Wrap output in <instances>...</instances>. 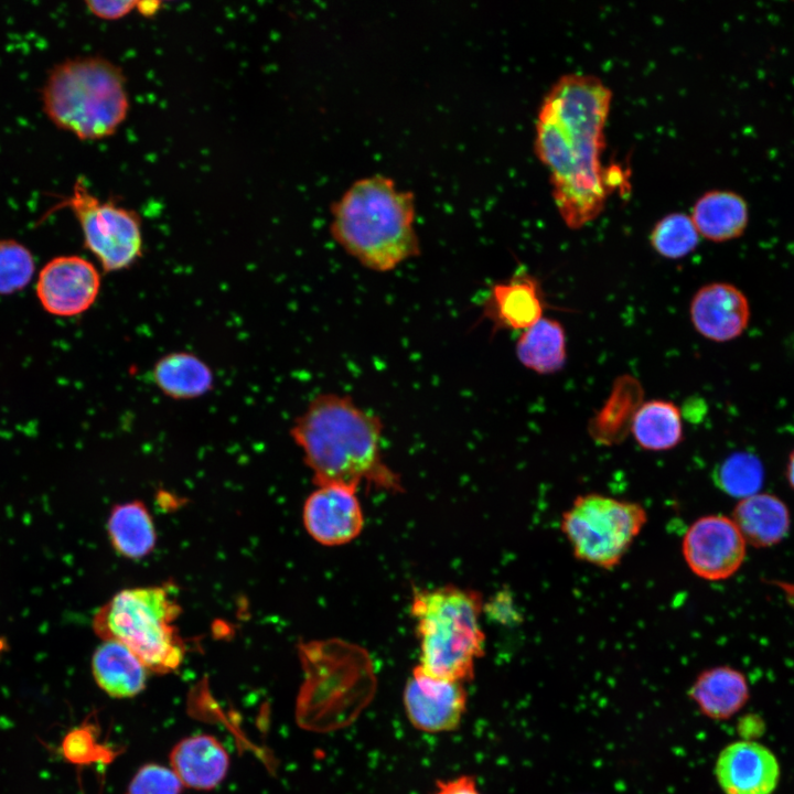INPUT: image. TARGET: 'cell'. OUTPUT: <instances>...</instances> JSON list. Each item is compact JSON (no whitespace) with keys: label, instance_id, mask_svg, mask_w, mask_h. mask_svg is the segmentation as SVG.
Wrapping results in <instances>:
<instances>
[{"label":"cell","instance_id":"obj_1","mask_svg":"<svg viewBox=\"0 0 794 794\" xmlns=\"http://www.w3.org/2000/svg\"><path fill=\"white\" fill-rule=\"evenodd\" d=\"M611 98L599 77L569 73L554 83L538 111L535 151L549 169L557 210L572 229L593 221L624 178L620 168L601 164Z\"/></svg>","mask_w":794,"mask_h":794},{"label":"cell","instance_id":"obj_2","mask_svg":"<svg viewBox=\"0 0 794 794\" xmlns=\"http://www.w3.org/2000/svg\"><path fill=\"white\" fill-rule=\"evenodd\" d=\"M290 434L316 486L361 484L401 492L400 476L383 457V422L353 398L316 395L294 420Z\"/></svg>","mask_w":794,"mask_h":794},{"label":"cell","instance_id":"obj_3","mask_svg":"<svg viewBox=\"0 0 794 794\" xmlns=\"http://www.w3.org/2000/svg\"><path fill=\"white\" fill-rule=\"evenodd\" d=\"M331 215L333 239L369 270L390 271L420 251L414 193L386 175L356 180L331 205Z\"/></svg>","mask_w":794,"mask_h":794},{"label":"cell","instance_id":"obj_4","mask_svg":"<svg viewBox=\"0 0 794 794\" xmlns=\"http://www.w3.org/2000/svg\"><path fill=\"white\" fill-rule=\"evenodd\" d=\"M479 591L446 584L415 588L410 613L419 642V663L427 674L465 684L474 677L475 662L485 653Z\"/></svg>","mask_w":794,"mask_h":794},{"label":"cell","instance_id":"obj_5","mask_svg":"<svg viewBox=\"0 0 794 794\" xmlns=\"http://www.w3.org/2000/svg\"><path fill=\"white\" fill-rule=\"evenodd\" d=\"M304 684L299 699L302 725L332 731L351 725L373 699L376 676L369 654L340 639L299 645Z\"/></svg>","mask_w":794,"mask_h":794},{"label":"cell","instance_id":"obj_6","mask_svg":"<svg viewBox=\"0 0 794 794\" xmlns=\"http://www.w3.org/2000/svg\"><path fill=\"white\" fill-rule=\"evenodd\" d=\"M45 114L54 125L82 140L114 135L126 120L129 97L122 71L99 56L57 64L43 89Z\"/></svg>","mask_w":794,"mask_h":794},{"label":"cell","instance_id":"obj_7","mask_svg":"<svg viewBox=\"0 0 794 794\" xmlns=\"http://www.w3.org/2000/svg\"><path fill=\"white\" fill-rule=\"evenodd\" d=\"M181 612L168 586L127 588L96 611L92 626L103 641L130 650L149 672L169 674L181 666L186 653L175 624Z\"/></svg>","mask_w":794,"mask_h":794},{"label":"cell","instance_id":"obj_8","mask_svg":"<svg viewBox=\"0 0 794 794\" xmlns=\"http://www.w3.org/2000/svg\"><path fill=\"white\" fill-rule=\"evenodd\" d=\"M646 522L647 513L639 503L588 493L577 496L562 513L560 528L577 559L612 569Z\"/></svg>","mask_w":794,"mask_h":794},{"label":"cell","instance_id":"obj_9","mask_svg":"<svg viewBox=\"0 0 794 794\" xmlns=\"http://www.w3.org/2000/svg\"><path fill=\"white\" fill-rule=\"evenodd\" d=\"M75 214L85 247L105 272L131 267L141 256L143 238L138 214L110 201H100L78 179L65 202Z\"/></svg>","mask_w":794,"mask_h":794},{"label":"cell","instance_id":"obj_10","mask_svg":"<svg viewBox=\"0 0 794 794\" xmlns=\"http://www.w3.org/2000/svg\"><path fill=\"white\" fill-rule=\"evenodd\" d=\"M682 552L686 565L697 577L720 581L740 569L747 543L731 517L707 515L688 527Z\"/></svg>","mask_w":794,"mask_h":794},{"label":"cell","instance_id":"obj_11","mask_svg":"<svg viewBox=\"0 0 794 794\" xmlns=\"http://www.w3.org/2000/svg\"><path fill=\"white\" fill-rule=\"evenodd\" d=\"M403 705L410 725L426 733L459 728L468 710L463 683L433 677L416 665L403 691Z\"/></svg>","mask_w":794,"mask_h":794},{"label":"cell","instance_id":"obj_12","mask_svg":"<svg viewBox=\"0 0 794 794\" xmlns=\"http://www.w3.org/2000/svg\"><path fill=\"white\" fill-rule=\"evenodd\" d=\"M100 283L98 269L86 258L58 256L40 270L35 293L46 312L69 318L82 314L94 304Z\"/></svg>","mask_w":794,"mask_h":794},{"label":"cell","instance_id":"obj_13","mask_svg":"<svg viewBox=\"0 0 794 794\" xmlns=\"http://www.w3.org/2000/svg\"><path fill=\"white\" fill-rule=\"evenodd\" d=\"M302 519L310 537L320 545L348 544L364 527L357 490L343 485L318 486L303 504Z\"/></svg>","mask_w":794,"mask_h":794},{"label":"cell","instance_id":"obj_14","mask_svg":"<svg viewBox=\"0 0 794 794\" xmlns=\"http://www.w3.org/2000/svg\"><path fill=\"white\" fill-rule=\"evenodd\" d=\"M715 775L725 794H772L777 787L781 769L776 755L768 747L739 740L721 750Z\"/></svg>","mask_w":794,"mask_h":794},{"label":"cell","instance_id":"obj_15","mask_svg":"<svg viewBox=\"0 0 794 794\" xmlns=\"http://www.w3.org/2000/svg\"><path fill=\"white\" fill-rule=\"evenodd\" d=\"M689 315L701 336L721 343L744 332L751 310L748 298L738 287L728 282H710L693 296Z\"/></svg>","mask_w":794,"mask_h":794},{"label":"cell","instance_id":"obj_16","mask_svg":"<svg viewBox=\"0 0 794 794\" xmlns=\"http://www.w3.org/2000/svg\"><path fill=\"white\" fill-rule=\"evenodd\" d=\"M545 307L538 280L518 272L493 285L484 314L497 329L524 331L543 318Z\"/></svg>","mask_w":794,"mask_h":794},{"label":"cell","instance_id":"obj_17","mask_svg":"<svg viewBox=\"0 0 794 794\" xmlns=\"http://www.w3.org/2000/svg\"><path fill=\"white\" fill-rule=\"evenodd\" d=\"M170 768L183 786L210 791L218 786L229 769V755L211 734L200 733L180 740L170 752Z\"/></svg>","mask_w":794,"mask_h":794},{"label":"cell","instance_id":"obj_18","mask_svg":"<svg viewBox=\"0 0 794 794\" xmlns=\"http://www.w3.org/2000/svg\"><path fill=\"white\" fill-rule=\"evenodd\" d=\"M731 518L747 545L755 548L779 544L786 536L791 524L786 504L776 495L762 492L740 500Z\"/></svg>","mask_w":794,"mask_h":794},{"label":"cell","instance_id":"obj_19","mask_svg":"<svg viewBox=\"0 0 794 794\" xmlns=\"http://www.w3.org/2000/svg\"><path fill=\"white\" fill-rule=\"evenodd\" d=\"M90 667L97 686L112 698H131L146 688L148 668L120 643L103 641L92 656Z\"/></svg>","mask_w":794,"mask_h":794},{"label":"cell","instance_id":"obj_20","mask_svg":"<svg viewBox=\"0 0 794 794\" xmlns=\"http://www.w3.org/2000/svg\"><path fill=\"white\" fill-rule=\"evenodd\" d=\"M700 711L716 720H727L748 701L749 685L740 670L723 665L701 672L689 689Z\"/></svg>","mask_w":794,"mask_h":794},{"label":"cell","instance_id":"obj_21","mask_svg":"<svg viewBox=\"0 0 794 794\" xmlns=\"http://www.w3.org/2000/svg\"><path fill=\"white\" fill-rule=\"evenodd\" d=\"M690 217L700 236L722 243L743 234L749 211L747 202L738 193L712 190L696 201Z\"/></svg>","mask_w":794,"mask_h":794},{"label":"cell","instance_id":"obj_22","mask_svg":"<svg viewBox=\"0 0 794 794\" xmlns=\"http://www.w3.org/2000/svg\"><path fill=\"white\" fill-rule=\"evenodd\" d=\"M642 398L643 387L635 377L622 375L616 378L607 400L589 422L591 438L602 446L623 441L631 432Z\"/></svg>","mask_w":794,"mask_h":794},{"label":"cell","instance_id":"obj_23","mask_svg":"<svg viewBox=\"0 0 794 794\" xmlns=\"http://www.w3.org/2000/svg\"><path fill=\"white\" fill-rule=\"evenodd\" d=\"M152 379L165 396L176 400L201 397L214 384L211 367L190 352H172L159 358L152 368Z\"/></svg>","mask_w":794,"mask_h":794},{"label":"cell","instance_id":"obj_24","mask_svg":"<svg viewBox=\"0 0 794 794\" xmlns=\"http://www.w3.org/2000/svg\"><path fill=\"white\" fill-rule=\"evenodd\" d=\"M107 534L115 550L129 559L148 556L157 541L153 518L144 503L137 500L112 506Z\"/></svg>","mask_w":794,"mask_h":794},{"label":"cell","instance_id":"obj_25","mask_svg":"<svg viewBox=\"0 0 794 794\" xmlns=\"http://www.w3.org/2000/svg\"><path fill=\"white\" fill-rule=\"evenodd\" d=\"M518 361L537 374L560 371L567 358L566 333L557 320L541 318L522 331L515 346Z\"/></svg>","mask_w":794,"mask_h":794},{"label":"cell","instance_id":"obj_26","mask_svg":"<svg viewBox=\"0 0 794 794\" xmlns=\"http://www.w3.org/2000/svg\"><path fill=\"white\" fill-rule=\"evenodd\" d=\"M637 444L648 451H665L683 440L679 408L672 401L653 399L639 407L631 426Z\"/></svg>","mask_w":794,"mask_h":794},{"label":"cell","instance_id":"obj_27","mask_svg":"<svg viewBox=\"0 0 794 794\" xmlns=\"http://www.w3.org/2000/svg\"><path fill=\"white\" fill-rule=\"evenodd\" d=\"M713 480L722 492L742 500L760 492L764 481V469L757 455L747 451H737L716 468Z\"/></svg>","mask_w":794,"mask_h":794},{"label":"cell","instance_id":"obj_28","mask_svg":"<svg viewBox=\"0 0 794 794\" xmlns=\"http://www.w3.org/2000/svg\"><path fill=\"white\" fill-rule=\"evenodd\" d=\"M699 237L691 217L675 212L667 214L654 225L650 242L653 249L662 257L679 259L697 247Z\"/></svg>","mask_w":794,"mask_h":794},{"label":"cell","instance_id":"obj_29","mask_svg":"<svg viewBox=\"0 0 794 794\" xmlns=\"http://www.w3.org/2000/svg\"><path fill=\"white\" fill-rule=\"evenodd\" d=\"M35 262L32 253L14 239H0V294L23 290L32 280Z\"/></svg>","mask_w":794,"mask_h":794},{"label":"cell","instance_id":"obj_30","mask_svg":"<svg viewBox=\"0 0 794 794\" xmlns=\"http://www.w3.org/2000/svg\"><path fill=\"white\" fill-rule=\"evenodd\" d=\"M183 784L171 768L149 763L132 776L127 794H181Z\"/></svg>","mask_w":794,"mask_h":794},{"label":"cell","instance_id":"obj_31","mask_svg":"<svg viewBox=\"0 0 794 794\" xmlns=\"http://www.w3.org/2000/svg\"><path fill=\"white\" fill-rule=\"evenodd\" d=\"M64 758L74 764H88L108 759L109 750L97 742L89 727H78L69 731L62 742Z\"/></svg>","mask_w":794,"mask_h":794},{"label":"cell","instance_id":"obj_32","mask_svg":"<svg viewBox=\"0 0 794 794\" xmlns=\"http://www.w3.org/2000/svg\"><path fill=\"white\" fill-rule=\"evenodd\" d=\"M90 13L95 17L115 21L122 19L128 15L133 9H136L137 1H86L85 2Z\"/></svg>","mask_w":794,"mask_h":794},{"label":"cell","instance_id":"obj_33","mask_svg":"<svg viewBox=\"0 0 794 794\" xmlns=\"http://www.w3.org/2000/svg\"><path fill=\"white\" fill-rule=\"evenodd\" d=\"M433 794H482L475 777L463 774L448 780H438Z\"/></svg>","mask_w":794,"mask_h":794},{"label":"cell","instance_id":"obj_34","mask_svg":"<svg viewBox=\"0 0 794 794\" xmlns=\"http://www.w3.org/2000/svg\"><path fill=\"white\" fill-rule=\"evenodd\" d=\"M738 727L740 734L745 738L742 740L754 741L753 738L759 737L763 731V722L760 721V718L754 715L745 716L740 719V723Z\"/></svg>","mask_w":794,"mask_h":794},{"label":"cell","instance_id":"obj_35","mask_svg":"<svg viewBox=\"0 0 794 794\" xmlns=\"http://www.w3.org/2000/svg\"><path fill=\"white\" fill-rule=\"evenodd\" d=\"M160 4L158 1H141L137 2L136 9L144 17H152L159 11Z\"/></svg>","mask_w":794,"mask_h":794},{"label":"cell","instance_id":"obj_36","mask_svg":"<svg viewBox=\"0 0 794 794\" xmlns=\"http://www.w3.org/2000/svg\"><path fill=\"white\" fill-rule=\"evenodd\" d=\"M785 478L788 485L794 490V449L788 454L785 468Z\"/></svg>","mask_w":794,"mask_h":794}]
</instances>
